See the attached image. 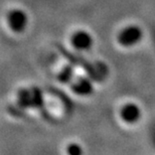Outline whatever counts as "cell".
<instances>
[{
	"label": "cell",
	"mask_w": 155,
	"mask_h": 155,
	"mask_svg": "<svg viewBox=\"0 0 155 155\" xmlns=\"http://www.w3.org/2000/svg\"><path fill=\"white\" fill-rule=\"evenodd\" d=\"M68 152L70 154H80L82 152V150H81V148L78 146L77 144H72L69 146V150H68Z\"/></svg>",
	"instance_id": "8992f818"
},
{
	"label": "cell",
	"mask_w": 155,
	"mask_h": 155,
	"mask_svg": "<svg viewBox=\"0 0 155 155\" xmlns=\"http://www.w3.org/2000/svg\"><path fill=\"white\" fill-rule=\"evenodd\" d=\"M71 42L77 49H88L93 45V38L91 35L85 30H79L73 35Z\"/></svg>",
	"instance_id": "3957f363"
},
{
	"label": "cell",
	"mask_w": 155,
	"mask_h": 155,
	"mask_svg": "<svg viewBox=\"0 0 155 155\" xmlns=\"http://www.w3.org/2000/svg\"><path fill=\"white\" fill-rule=\"evenodd\" d=\"M141 38H142L141 29L136 26H130L120 32L118 39H119L121 45L125 46H130L137 43L141 39Z\"/></svg>",
	"instance_id": "7a4b0ae2"
},
{
	"label": "cell",
	"mask_w": 155,
	"mask_h": 155,
	"mask_svg": "<svg viewBox=\"0 0 155 155\" xmlns=\"http://www.w3.org/2000/svg\"><path fill=\"white\" fill-rule=\"evenodd\" d=\"M141 115V111L137 105L129 103L126 104L122 109H121L120 116L121 118L127 123H134L136 122Z\"/></svg>",
	"instance_id": "277c9868"
},
{
	"label": "cell",
	"mask_w": 155,
	"mask_h": 155,
	"mask_svg": "<svg viewBox=\"0 0 155 155\" xmlns=\"http://www.w3.org/2000/svg\"><path fill=\"white\" fill-rule=\"evenodd\" d=\"M27 15L21 9H11L6 15V22L8 27L13 32H21L26 28Z\"/></svg>",
	"instance_id": "6da1fadb"
},
{
	"label": "cell",
	"mask_w": 155,
	"mask_h": 155,
	"mask_svg": "<svg viewBox=\"0 0 155 155\" xmlns=\"http://www.w3.org/2000/svg\"><path fill=\"white\" fill-rule=\"evenodd\" d=\"M77 92L82 95H87L90 92H92V84L90 85L88 81L83 80L79 83V86L77 88Z\"/></svg>",
	"instance_id": "5b68a950"
}]
</instances>
